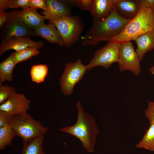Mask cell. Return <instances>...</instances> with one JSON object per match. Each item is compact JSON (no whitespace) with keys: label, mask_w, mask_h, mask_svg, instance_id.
<instances>
[{"label":"cell","mask_w":154,"mask_h":154,"mask_svg":"<svg viewBox=\"0 0 154 154\" xmlns=\"http://www.w3.org/2000/svg\"><path fill=\"white\" fill-rule=\"evenodd\" d=\"M141 8L154 9V0H139Z\"/></svg>","instance_id":"obj_30"},{"label":"cell","mask_w":154,"mask_h":154,"mask_svg":"<svg viewBox=\"0 0 154 154\" xmlns=\"http://www.w3.org/2000/svg\"><path fill=\"white\" fill-rule=\"evenodd\" d=\"M76 105L78 116L76 123L72 126L63 127L59 130L77 138L85 149L88 152L92 153L94 151L99 130L94 118L85 112L79 102H77Z\"/></svg>","instance_id":"obj_2"},{"label":"cell","mask_w":154,"mask_h":154,"mask_svg":"<svg viewBox=\"0 0 154 154\" xmlns=\"http://www.w3.org/2000/svg\"><path fill=\"white\" fill-rule=\"evenodd\" d=\"M37 9L28 7L20 11L19 16L26 25L30 29L34 31L44 23L45 20L44 15L37 11Z\"/></svg>","instance_id":"obj_16"},{"label":"cell","mask_w":154,"mask_h":154,"mask_svg":"<svg viewBox=\"0 0 154 154\" xmlns=\"http://www.w3.org/2000/svg\"><path fill=\"white\" fill-rule=\"evenodd\" d=\"M11 116L7 113L0 110V127L9 124Z\"/></svg>","instance_id":"obj_29"},{"label":"cell","mask_w":154,"mask_h":154,"mask_svg":"<svg viewBox=\"0 0 154 154\" xmlns=\"http://www.w3.org/2000/svg\"><path fill=\"white\" fill-rule=\"evenodd\" d=\"M9 124L16 136L22 138L23 141L44 135L48 130L47 127L27 112L11 116Z\"/></svg>","instance_id":"obj_4"},{"label":"cell","mask_w":154,"mask_h":154,"mask_svg":"<svg viewBox=\"0 0 154 154\" xmlns=\"http://www.w3.org/2000/svg\"><path fill=\"white\" fill-rule=\"evenodd\" d=\"M48 68L45 64L33 65L30 70V75L32 81L37 84L43 82L48 72Z\"/></svg>","instance_id":"obj_21"},{"label":"cell","mask_w":154,"mask_h":154,"mask_svg":"<svg viewBox=\"0 0 154 154\" xmlns=\"http://www.w3.org/2000/svg\"><path fill=\"white\" fill-rule=\"evenodd\" d=\"M16 134L9 124L0 127V149L11 144Z\"/></svg>","instance_id":"obj_22"},{"label":"cell","mask_w":154,"mask_h":154,"mask_svg":"<svg viewBox=\"0 0 154 154\" xmlns=\"http://www.w3.org/2000/svg\"><path fill=\"white\" fill-rule=\"evenodd\" d=\"M38 48L33 46H29L20 51L13 52L16 64L26 61L31 58L39 54Z\"/></svg>","instance_id":"obj_23"},{"label":"cell","mask_w":154,"mask_h":154,"mask_svg":"<svg viewBox=\"0 0 154 154\" xmlns=\"http://www.w3.org/2000/svg\"><path fill=\"white\" fill-rule=\"evenodd\" d=\"M48 7L47 11H43L45 19L61 18L71 16V5L67 0H45Z\"/></svg>","instance_id":"obj_11"},{"label":"cell","mask_w":154,"mask_h":154,"mask_svg":"<svg viewBox=\"0 0 154 154\" xmlns=\"http://www.w3.org/2000/svg\"><path fill=\"white\" fill-rule=\"evenodd\" d=\"M131 20L121 17L114 9L106 18L93 19L90 28L81 37L82 44L84 46L97 45L119 34Z\"/></svg>","instance_id":"obj_1"},{"label":"cell","mask_w":154,"mask_h":154,"mask_svg":"<svg viewBox=\"0 0 154 154\" xmlns=\"http://www.w3.org/2000/svg\"><path fill=\"white\" fill-rule=\"evenodd\" d=\"M8 18V12L0 11V28L1 29L5 24Z\"/></svg>","instance_id":"obj_31"},{"label":"cell","mask_w":154,"mask_h":154,"mask_svg":"<svg viewBox=\"0 0 154 154\" xmlns=\"http://www.w3.org/2000/svg\"><path fill=\"white\" fill-rule=\"evenodd\" d=\"M44 45L42 41H35L29 37H16L1 43L0 56L10 50H14L17 51L29 46H33L38 49L42 48Z\"/></svg>","instance_id":"obj_12"},{"label":"cell","mask_w":154,"mask_h":154,"mask_svg":"<svg viewBox=\"0 0 154 154\" xmlns=\"http://www.w3.org/2000/svg\"><path fill=\"white\" fill-rule=\"evenodd\" d=\"M71 6L79 8L83 11L89 10L93 0H68Z\"/></svg>","instance_id":"obj_25"},{"label":"cell","mask_w":154,"mask_h":154,"mask_svg":"<svg viewBox=\"0 0 154 154\" xmlns=\"http://www.w3.org/2000/svg\"><path fill=\"white\" fill-rule=\"evenodd\" d=\"M87 70L86 65H84L80 59L75 62L66 64L60 79L61 90L64 95L72 93L74 87L82 79Z\"/></svg>","instance_id":"obj_7"},{"label":"cell","mask_w":154,"mask_h":154,"mask_svg":"<svg viewBox=\"0 0 154 154\" xmlns=\"http://www.w3.org/2000/svg\"><path fill=\"white\" fill-rule=\"evenodd\" d=\"M140 62L131 41L121 43L117 63L120 71L129 70L138 76L141 72Z\"/></svg>","instance_id":"obj_9"},{"label":"cell","mask_w":154,"mask_h":154,"mask_svg":"<svg viewBox=\"0 0 154 154\" xmlns=\"http://www.w3.org/2000/svg\"><path fill=\"white\" fill-rule=\"evenodd\" d=\"M16 88L8 85L0 84V104L5 102L13 94L16 92Z\"/></svg>","instance_id":"obj_24"},{"label":"cell","mask_w":154,"mask_h":154,"mask_svg":"<svg viewBox=\"0 0 154 154\" xmlns=\"http://www.w3.org/2000/svg\"><path fill=\"white\" fill-rule=\"evenodd\" d=\"M114 0H93L89 11L93 19H102L109 16L114 9Z\"/></svg>","instance_id":"obj_15"},{"label":"cell","mask_w":154,"mask_h":154,"mask_svg":"<svg viewBox=\"0 0 154 154\" xmlns=\"http://www.w3.org/2000/svg\"><path fill=\"white\" fill-rule=\"evenodd\" d=\"M145 114L150 123L154 122V102H148V106L145 111Z\"/></svg>","instance_id":"obj_28"},{"label":"cell","mask_w":154,"mask_h":154,"mask_svg":"<svg viewBox=\"0 0 154 154\" xmlns=\"http://www.w3.org/2000/svg\"><path fill=\"white\" fill-rule=\"evenodd\" d=\"M16 65L13 53L0 63V84L12 80L13 69Z\"/></svg>","instance_id":"obj_18"},{"label":"cell","mask_w":154,"mask_h":154,"mask_svg":"<svg viewBox=\"0 0 154 154\" xmlns=\"http://www.w3.org/2000/svg\"><path fill=\"white\" fill-rule=\"evenodd\" d=\"M49 23L54 24L59 33L64 43L68 47L77 42L84 28L81 18L78 15L53 18Z\"/></svg>","instance_id":"obj_5"},{"label":"cell","mask_w":154,"mask_h":154,"mask_svg":"<svg viewBox=\"0 0 154 154\" xmlns=\"http://www.w3.org/2000/svg\"><path fill=\"white\" fill-rule=\"evenodd\" d=\"M20 11L13 10L8 12V18L1 28V43L15 37H36L34 31L30 29L21 19Z\"/></svg>","instance_id":"obj_6"},{"label":"cell","mask_w":154,"mask_h":154,"mask_svg":"<svg viewBox=\"0 0 154 154\" xmlns=\"http://www.w3.org/2000/svg\"><path fill=\"white\" fill-rule=\"evenodd\" d=\"M29 7L41 9L44 11H48L47 4L44 0H29Z\"/></svg>","instance_id":"obj_27"},{"label":"cell","mask_w":154,"mask_h":154,"mask_svg":"<svg viewBox=\"0 0 154 154\" xmlns=\"http://www.w3.org/2000/svg\"><path fill=\"white\" fill-rule=\"evenodd\" d=\"M154 30V9L141 8L137 15L131 19L118 35L105 41L122 42L135 40L141 35Z\"/></svg>","instance_id":"obj_3"},{"label":"cell","mask_w":154,"mask_h":154,"mask_svg":"<svg viewBox=\"0 0 154 154\" xmlns=\"http://www.w3.org/2000/svg\"><path fill=\"white\" fill-rule=\"evenodd\" d=\"M149 71L152 74L154 75V65L150 68Z\"/></svg>","instance_id":"obj_32"},{"label":"cell","mask_w":154,"mask_h":154,"mask_svg":"<svg viewBox=\"0 0 154 154\" xmlns=\"http://www.w3.org/2000/svg\"><path fill=\"white\" fill-rule=\"evenodd\" d=\"M44 135L23 141L21 154H45L43 144Z\"/></svg>","instance_id":"obj_19"},{"label":"cell","mask_w":154,"mask_h":154,"mask_svg":"<svg viewBox=\"0 0 154 154\" xmlns=\"http://www.w3.org/2000/svg\"><path fill=\"white\" fill-rule=\"evenodd\" d=\"M141 9L139 0H114V9L119 16L125 19H132Z\"/></svg>","instance_id":"obj_13"},{"label":"cell","mask_w":154,"mask_h":154,"mask_svg":"<svg viewBox=\"0 0 154 154\" xmlns=\"http://www.w3.org/2000/svg\"><path fill=\"white\" fill-rule=\"evenodd\" d=\"M29 0H7L6 9L29 7Z\"/></svg>","instance_id":"obj_26"},{"label":"cell","mask_w":154,"mask_h":154,"mask_svg":"<svg viewBox=\"0 0 154 154\" xmlns=\"http://www.w3.org/2000/svg\"><path fill=\"white\" fill-rule=\"evenodd\" d=\"M136 147L154 151V122L150 123L148 129L141 140L136 144Z\"/></svg>","instance_id":"obj_20"},{"label":"cell","mask_w":154,"mask_h":154,"mask_svg":"<svg viewBox=\"0 0 154 154\" xmlns=\"http://www.w3.org/2000/svg\"><path fill=\"white\" fill-rule=\"evenodd\" d=\"M120 43L109 42L97 51L94 56L86 65L87 70L98 66L109 68L112 64L118 62Z\"/></svg>","instance_id":"obj_8"},{"label":"cell","mask_w":154,"mask_h":154,"mask_svg":"<svg viewBox=\"0 0 154 154\" xmlns=\"http://www.w3.org/2000/svg\"><path fill=\"white\" fill-rule=\"evenodd\" d=\"M31 100L22 93L16 92L3 104H0V110L12 116L27 112Z\"/></svg>","instance_id":"obj_10"},{"label":"cell","mask_w":154,"mask_h":154,"mask_svg":"<svg viewBox=\"0 0 154 154\" xmlns=\"http://www.w3.org/2000/svg\"><path fill=\"white\" fill-rule=\"evenodd\" d=\"M36 36L42 37L48 42L64 46L63 40L54 25L49 23L48 24L43 23L34 31Z\"/></svg>","instance_id":"obj_14"},{"label":"cell","mask_w":154,"mask_h":154,"mask_svg":"<svg viewBox=\"0 0 154 154\" xmlns=\"http://www.w3.org/2000/svg\"><path fill=\"white\" fill-rule=\"evenodd\" d=\"M135 40L137 46L135 51L141 61L147 52L154 49V30L141 35Z\"/></svg>","instance_id":"obj_17"}]
</instances>
